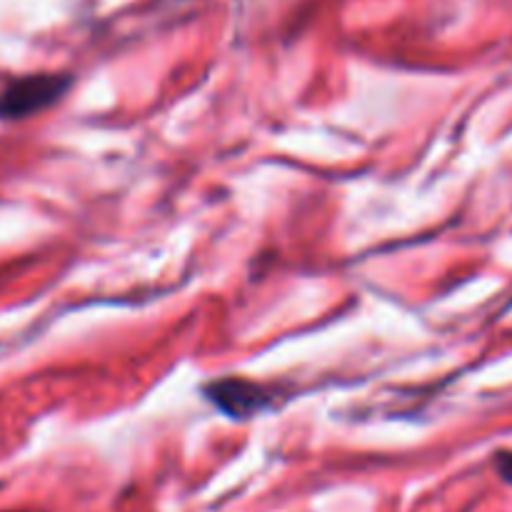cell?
Masks as SVG:
<instances>
[{"label": "cell", "mask_w": 512, "mask_h": 512, "mask_svg": "<svg viewBox=\"0 0 512 512\" xmlns=\"http://www.w3.org/2000/svg\"><path fill=\"white\" fill-rule=\"evenodd\" d=\"M70 88L68 75H28L0 90V118L15 120L45 110Z\"/></svg>", "instance_id": "cell-1"}, {"label": "cell", "mask_w": 512, "mask_h": 512, "mask_svg": "<svg viewBox=\"0 0 512 512\" xmlns=\"http://www.w3.org/2000/svg\"><path fill=\"white\" fill-rule=\"evenodd\" d=\"M210 403L235 420H248L273 405L275 395L258 383L243 378H225L205 388Z\"/></svg>", "instance_id": "cell-2"}, {"label": "cell", "mask_w": 512, "mask_h": 512, "mask_svg": "<svg viewBox=\"0 0 512 512\" xmlns=\"http://www.w3.org/2000/svg\"><path fill=\"white\" fill-rule=\"evenodd\" d=\"M498 470L508 483H512V455H500L498 458Z\"/></svg>", "instance_id": "cell-3"}]
</instances>
